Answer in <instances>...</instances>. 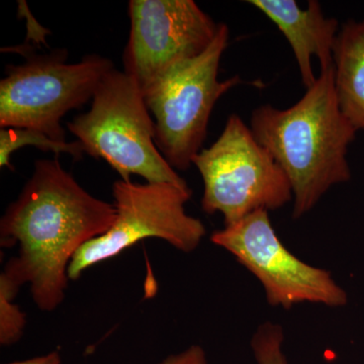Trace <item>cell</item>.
<instances>
[{"mask_svg":"<svg viewBox=\"0 0 364 364\" xmlns=\"http://www.w3.org/2000/svg\"><path fill=\"white\" fill-rule=\"evenodd\" d=\"M25 326V313L14 301L0 296V344L11 346L20 341Z\"/></svg>","mask_w":364,"mask_h":364,"instance_id":"14","label":"cell"},{"mask_svg":"<svg viewBox=\"0 0 364 364\" xmlns=\"http://www.w3.org/2000/svg\"><path fill=\"white\" fill-rule=\"evenodd\" d=\"M25 146H33L45 152L68 154L74 160L82 159L85 154V148L78 142H57L51 136L42 132L26 128H6L0 130V167L14 170L11 162V155Z\"/></svg>","mask_w":364,"mask_h":364,"instance_id":"12","label":"cell"},{"mask_svg":"<svg viewBox=\"0 0 364 364\" xmlns=\"http://www.w3.org/2000/svg\"><path fill=\"white\" fill-rule=\"evenodd\" d=\"M129 16L124 72L142 90L170 67L202 55L220 26L193 0H131Z\"/></svg>","mask_w":364,"mask_h":364,"instance_id":"9","label":"cell"},{"mask_svg":"<svg viewBox=\"0 0 364 364\" xmlns=\"http://www.w3.org/2000/svg\"><path fill=\"white\" fill-rule=\"evenodd\" d=\"M117 218L107 233L85 244L71 260L69 280L88 268L119 255L147 238H159L182 252L196 250L207 233L200 220L189 215L193 191L170 183H134L119 179L112 186Z\"/></svg>","mask_w":364,"mask_h":364,"instance_id":"7","label":"cell"},{"mask_svg":"<svg viewBox=\"0 0 364 364\" xmlns=\"http://www.w3.org/2000/svg\"><path fill=\"white\" fill-rule=\"evenodd\" d=\"M250 129L284 170L294 195V219L303 217L336 184L350 179L347 153L356 131L340 109L334 66L287 109H254Z\"/></svg>","mask_w":364,"mask_h":364,"instance_id":"2","label":"cell"},{"mask_svg":"<svg viewBox=\"0 0 364 364\" xmlns=\"http://www.w3.org/2000/svg\"><path fill=\"white\" fill-rule=\"evenodd\" d=\"M158 364H208L207 354L200 345H191L186 350L171 354Z\"/></svg>","mask_w":364,"mask_h":364,"instance_id":"15","label":"cell"},{"mask_svg":"<svg viewBox=\"0 0 364 364\" xmlns=\"http://www.w3.org/2000/svg\"><path fill=\"white\" fill-rule=\"evenodd\" d=\"M6 364H62V358L59 352L52 351L46 355L26 359V360L14 361V363Z\"/></svg>","mask_w":364,"mask_h":364,"instance_id":"16","label":"cell"},{"mask_svg":"<svg viewBox=\"0 0 364 364\" xmlns=\"http://www.w3.org/2000/svg\"><path fill=\"white\" fill-rule=\"evenodd\" d=\"M230 31L220 23L214 42L200 56L179 62L143 90L154 117L155 144L172 168L186 170L203 150L215 104L235 86L239 76L220 81V62Z\"/></svg>","mask_w":364,"mask_h":364,"instance_id":"4","label":"cell"},{"mask_svg":"<svg viewBox=\"0 0 364 364\" xmlns=\"http://www.w3.org/2000/svg\"><path fill=\"white\" fill-rule=\"evenodd\" d=\"M142 88L126 72L114 68L98 85L90 109L67 124L86 154L104 159L124 181L131 176L148 183L188 188L155 144V122Z\"/></svg>","mask_w":364,"mask_h":364,"instance_id":"3","label":"cell"},{"mask_svg":"<svg viewBox=\"0 0 364 364\" xmlns=\"http://www.w3.org/2000/svg\"><path fill=\"white\" fill-rule=\"evenodd\" d=\"M284 334L282 326L265 322L258 327L251 340L257 364H289L282 350Z\"/></svg>","mask_w":364,"mask_h":364,"instance_id":"13","label":"cell"},{"mask_svg":"<svg viewBox=\"0 0 364 364\" xmlns=\"http://www.w3.org/2000/svg\"><path fill=\"white\" fill-rule=\"evenodd\" d=\"M334 85L340 109L356 131L364 129V20L340 28L334 48Z\"/></svg>","mask_w":364,"mask_h":364,"instance_id":"11","label":"cell"},{"mask_svg":"<svg viewBox=\"0 0 364 364\" xmlns=\"http://www.w3.org/2000/svg\"><path fill=\"white\" fill-rule=\"evenodd\" d=\"M215 245L233 254L257 277L268 304L291 309L303 303L346 305L347 294L327 270L299 259L282 244L268 210H257L210 236Z\"/></svg>","mask_w":364,"mask_h":364,"instance_id":"8","label":"cell"},{"mask_svg":"<svg viewBox=\"0 0 364 364\" xmlns=\"http://www.w3.org/2000/svg\"><path fill=\"white\" fill-rule=\"evenodd\" d=\"M25 53L26 61L7 65L0 81V128L33 129L65 143L62 119L92 100L114 63L97 54L66 63L65 50Z\"/></svg>","mask_w":364,"mask_h":364,"instance_id":"5","label":"cell"},{"mask_svg":"<svg viewBox=\"0 0 364 364\" xmlns=\"http://www.w3.org/2000/svg\"><path fill=\"white\" fill-rule=\"evenodd\" d=\"M248 4L259 9L284 33L293 49L306 90L317 81L313 57L320 62L321 71L334 66L339 23L336 18H326L320 2L310 0L306 9L294 0H249Z\"/></svg>","mask_w":364,"mask_h":364,"instance_id":"10","label":"cell"},{"mask_svg":"<svg viewBox=\"0 0 364 364\" xmlns=\"http://www.w3.org/2000/svg\"><path fill=\"white\" fill-rule=\"evenodd\" d=\"M57 157L35 162L32 176L0 221L1 247L18 245L0 275V291L16 296L30 284L33 303L44 312L64 301L76 252L107 233L117 218L114 205L91 196Z\"/></svg>","mask_w":364,"mask_h":364,"instance_id":"1","label":"cell"},{"mask_svg":"<svg viewBox=\"0 0 364 364\" xmlns=\"http://www.w3.org/2000/svg\"><path fill=\"white\" fill-rule=\"evenodd\" d=\"M203 181L202 208L224 217L225 227L257 210H274L294 198L291 183L269 151L237 114L217 141L193 158Z\"/></svg>","mask_w":364,"mask_h":364,"instance_id":"6","label":"cell"}]
</instances>
